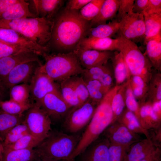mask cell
<instances>
[{"label": "cell", "instance_id": "obj_23", "mask_svg": "<svg viewBox=\"0 0 161 161\" xmlns=\"http://www.w3.org/2000/svg\"><path fill=\"white\" fill-rule=\"evenodd\" d=\"M84 69L81 75L99 81L108 92L112 88L113 83L112 74L106 64Z\"/></svg>", "mask_w": 161, "mask_h": 161}, {"label": "cell", "instance_id": "obj_4", "mask_svg": "<svg viewBox=\"0 0 161 161\" xmlns=\"http://www.w3.org/2000/svg\"><path fill=\"white\" fill-rule=\"evenodd\" d=\"M53 21L38 17L7 21L0 19V28L12 29L36 44L45 46L49 41Z\"/></svg>", "mask_w": 161, "mask_h": 161}, {"label": "cell", "instance_id": "obj_51", "mask_svg": "<svg viewBox=\"0 0 161 161\" xmlns=\"http://www.w3.org/2000/svg\"><path fill=\"white\" fill-rule=\"evenodd\" d=\"M151 105L154 112L161 120V100L151 102Z\"/></svg>", "mask_w": 161, "mask_h": 161}, {"label": "cell", "instance_id": "obj_25", "mask_svg": "<svg viewBox=\"0 0 161 161\" xmlns=\"http://www.w3.org/2000/svg\"><path fill=\"white\" fill-rule=\"evenodd\" d=\"M144 16L145 32L143 42L146 45L149 41L161 37V13Z\"/></svg>", "mask_w": 161, "mask_h": 161}, {"label": "cell", "instance_id": "obj_9", "mask_svg": "<svg viewBox=\"0 0 161 161\" xmlns=\"http://www.w3.org/2000/svg\"><path fill=\"white\" fill-rule=\"evenodd\" d=\"M118 35L121 36L136 43L143 41L145 24L142 13L133 12L123 16L119 22Z\"/></svg>", "mask_w": 161, "mask_h": 161}, {"label": "cell", "instance_id": "obj_54", "mask_svg": "<svg viewBox=\"0 0 161 161\" xmlns=\"http://www.w3.org/2000/svg\"><path fill=\"white\" fill-rule=\"evenodd\" d=\"M4 151V147L2 142L0 141V161H2Z\"/></svg>", "mask_w": 161, "mask_h": 161}, {"label": "cell", "instance_id": "obj_29", "mask_svg": "<svg viewBox=\"0 0 161 161\" xmlns=\"http://www.w3.org/2000/svg\"><path fill=\"white\" fill-rule=\"evenodd\" d=\"M119 23L115 18L108 23L91 27L88 33V37L97 38H111L117 33Z\"/></svg>", "mask_w": 161, "mask_h": 161}, {"label": "cell", "instance_id": "obj_38", "mask_svg": "<svg viewBox=\"0 0 161 161\" xmlns=\"http://www.w3.org/2000/svg\"><path fill=\"white\" fill-rule=\"evenodd\" d=\"M41 142L30 134L26 135L15 143L4 147L11 150L32 149L37 146Z\"/></svg>", "mask_w": 161, "mask_h": 161}, {"label": "cell", "instance_id": "obj_37", "mask_svg": "<svg viewBox=\"0 0 161 161\" xmlns=\"http://www.w3.org/2000/svg\"><path fill=\"white\" fill-rule=\"evenodd\" d=\"M32 103L21 104L9 100L0 101V109L8 114L14 115H22L32 106Z\"/></svg>", "mask_w": 161, "mask_h": 161}, {"label": "cell", "instance_id": "obj_34", "mask_svg": "<svg viewBox=\"0 0 161 161\" xmlns=\"http://www.w3.org/2000/svg\"><path fill=\"white\" fill-rule=\"evenodd\" d=\"M10 100L23 104L32 103L30 100V85L22 83L13 86L9 89Z\"/></svg>", "mask_w": 161, "mask_h": 161}, {"label": "cell", "instance_id": "obj_11", "mask_svg": "<svg viewBox=\"0 0 161 161\" xmlns=\"http://www.w3.org/2000/svg\"><path fill=\"white\" fill-rule=\"evenodd\" d=\"M42 64L38 61H30L18 65L0 81L7 90L14 85L30 83L36 71Z\"/></svg>", "mask_w": 161, "mask_h": 161}, {"label": "cell", "instance_id": "obj_48", "mask_svg": "<svg viewBox=\"0 0 161 161\" xmlns=\"http://www.w3.org/2000/svg\"><path fill=\"white\" fill-rule=\"evenodd\" d=\"M148 0H134L132 10L133 12L135 13H142L148 4Z\"/></svg>", "mask_w": 161, "mask_h": 161}, {"label": "cell", "instance_id": "obj_32", "mask_svg": "<svg viewBox=\"0 0 161 161\" xmlns=\"http://www.w3.org/2000/svg\"><path fill=\"white\" fill-rule=\"evenodd\" d=\"M81 75L88 90L89 98L98 104L108 92L99 81Z\"/></svg>", "mask_w": 161, "mask_h": 161}, {"label": "cell", "instance_id": "obj_19", "mask_svg": "<svg viewBox=\"0 0 161 161\" xmlns=\"http://www.w3.org/2000/svg\"><path fill=\"white\" fill-rule=\"evenodd\" d=\"M117 43L116 38L86 37L81 41L76 51L88 49L112 51L117 49Z\"/></svg>", "mask_w": 161, "mask_h": 161}, {"label": "cell", "instance_id": "obj_47", "mask_svg": "<svg viewBox=\"0 0 161 161\" xmlns=\"http://www.w3.org/2000/svg\"><path fill=\"white\" fill-rule=\"evenodd\" d=\"M91 0H69L66 8L70 10L78 11L81 9Z\"/></svg>", "mask_w": 161, "mask_h": 161}, {"label": "cell", "instance_id": "obj_15", "mask_svg": "<svg viewBox=\"0 0 161 161\" xmlns=\"http://www.w3.org/2000/svg\"><path fill=\"white\" fill-rule=\"evenodd\" d=\"M110 144L107 138L100 137L79 155L78 161H110Z\"/></svg>", "mask_w": 161, "mask_h": 161}, {"label": "cell", "instance_id": "obj_31", "mask_svg": "<svg viewBox=\"0 0 161 161\" xmlns=\"http://www.w3.org/2000/svg\"><path fill=\"white\" fill-rule=\"evenodd\" d=\"M24 114L14 115L5 113L0 109V141L2 142L8 132L13 127L22 123Z\"/></svg>", "mask_w": 161, "mask_h": 161}, {"label": "cell", "instance_id": "obj_5", "mask_svg": "<svg viewBox=\"0 0 161 161\" xmlns=\"http://www.w3.org/2000/svg\"><path fill=\"white\" fill-rule=\"evenodd\" d=\"M80 137L79 135H70L61 131H51L35 150L41 156L70 161Z\"/></svg>", "mask_w": 161, "mask_h": 161}, {"label": "cell", "instance_id": "obj_27", "mask_svg": "<svg viewBox=\"0 0 161 161\" xmlns=\"http://www.w3.org/2000/svg\"><path fill=\"white\" fill-rule=\"evenodd\" d=\"M134 132L144 134L147 138H150L149 131L142 126L138 120L131 111L124 109L116 120Z\"/></svg>", "mask_w": 161, "mask_h": 161}, {"label": "cell", "instance_id": "obj_26", "mask_svg": "<svg viewBox=\"0 0 161 161\" xmlns=\"http://www.w3.org/2000/svg\"><path fill=\"white\" fill-rule=\"evenodd\" d=\"M116 85H120L130 79L131 75L122 53L116 51L111 58Z\"/></svg>", "mask_w": 161, "mask_h": 161}, {"label": "cell", "instance_id": "obj_46", "mask_svg": "<svg viewBox=\"0 0 161 161\" xmlns=\"http://www.w3.org/2000/svg\"><path fill=\"white\" fill-rule=\"evenodd\" d=\"M161 13V0H149L142 14L143 16Z\"/></svg>", "mask_w": 161, "mask_h": 161}, {"label": "cell", "instance_id": "obj_28", "mask_svg": "<svg viewBox=\"0 0 161 161\" xmlns=\"http://www.w3.org/2000/svg\"><path fill=\"white\" fill-rule=\"evenodd\" d=\"M144 55L148 57L152 66L159 70L161 68V37L151 40L146 44Z\"/></svg>", "mask_w": 161, "mask_h": 161}, {"label": "cell", "instance_id": "obj_12", "mask_svg": "<svg viewBox=\"0 0 161 161\" xmlns=\"http://www.w3.org/2000/svg\"><path fill=\"white\" fill-rule=\"evenodd\" d=\"M103 133L110 143L128 147L142 139L139 134L131 131L117 120L111 123Z\"/></svg>", "mask_w": 161, "mask_h": 161}, {"label": "cell", "instance_id": "obj_1", "mask_svg": "<svg viewBox=\"0 0 161 161\" xmlns=\"http://www.w3.org/2000/svg\"><path fill=\"white\" fill-rule=\"evenodd\" d=\"M50 39L47 46L58 53L75 52L91 28L78 11L65 8L57 13L53 20Z\"/></svg>", "mask_w": 161, "mask_h": 161}, {"label": "cell", "instance_id": "obj_49", "mask_svg": "<svg viewBox=\"0 0 161 161\" xmlns=\"http://www.w3.org/2000/svg\"><path fill=\"white\" fill-rule=\"evenodd\" d=\"M161 146H157L149 155L140 161H161Z\"/></svg>", "mask_w": 161, "mask_h": 161}, {"label": "cell", "instance_id": "obj_24", "mask_svg": "<svg viewBox=\"0 0 161 161\" xmlns=\"http://www.w3.org/2000/svg\"><path fill=\"white\" fill-rule=\"evenodd\" d=\"M29 3L24 0H18L8 10L0 16V19L13 20L26 18L37 17L30 11Z\"/></svg>", "mask_w": 161, "mask_h": 161}, {"label": "cell", "instance_id": "obj_33", "mask_svg": "<svg viewBox=\"0 0 161 161\" xmlns=\"http://www.w3.org/2000/svg\"><path fill=\"white\" fill-rule=\"evenodd\" d=\"M129 81L130 79L121 85L113 98L111 103L113 113V120L112 123L117 120L125 109L126 88Z\"/></svg>", "mask_w": 161, "mask_h": 161}, {"label": "cell", "instance_id": "obj_8", "mask_svg": "<svg viewBox=\"0 0 161 161\" xmlns=\"http://www.w3.org/2000/svg\"><path fill=\"white\" fill-rule=\"evenodd\" d=\"M98 104L90 98L86 102L69 111L63 123V126L67 131L75 133L88 124L92 119Z\"/></svg>", "mask_w": 161, "mask_h": 161}, {"label": "cell", "instance_id": "obj_7", "mask_svg": "<svg viewBox=\"0 0 161 161\" xmlns=\"http://www.w3.org/2000/svg\"><path fill=\"white\" fill-rule=\"evenodd\" d=\"M23 122L30 133L43 141L51 131L52 120L47 112L38 104L32 103L26 111Z\"/></svg>", "mask_w": 161, "mask_h": 161}, {"label": "cell", "instance_id": "obj_39", "mask_svg": "<svg viewBox=\"0 0 161 161\" xmlns=\"http://www.w3.org/2000/svg\"><path fill=\"white\" fill-rule=\"evenodd\" d=\"M130 80L131 88L136 99L143 98L148 92L149 85L139 75L131 76Z\"/></svg>", "mask_w": 161, "mask_h": 161}, {"label": "cell", "instance_id": "obj_10", "mask_svg": "<svg viewBox=\"0 0 161 161\" xmlns=\"http://www.w3.org/2000/svg\"><path fill=\"white\" fill-rule=\"evenodd\" d=\"M39 67L29 84L31 102L38 104L48 94L55 93L61 96L59 84L40 71Z\"/></svg>", "mask_w": 161, "mask_h": 161}, {"label": "cell", "instance_id": "obj_30", "mask_svg": "<svg viewBox=\"0 0 161 161\" xmlns=\"http://www.w3.org/2000/svg\"><path fill=\"white\" fill-rule=\"evenodd\" d=\"M38 156L35 149L11 150L4 148L2 161H34Z\"/></svg>", "mask_w": 161, "mask_h": 161}, {"label": "cell", "instance_id": "obj_16", "mask_svg": "<svg viewBox=\"0 0 161 161\" xmlns=\"http://www.w3.org/2000/svg\"><path fill=\"white\" fill-rule=\"evenodd\" d=\"M39 56L33 51L25 50L0 59V79L6 76L18 65L31 61L41 62Z\"/></svg>", "mask_w": 161, "mask_h": 161}, {"label": "cell", "instance_id": "obj_36", "mask_svg": "<svg viewBox=\"0 0 161 161\" xmlns=\"http://www.w3.org/2000/svg\"><path fill=\"white\" fill-rule=\"evenodd\" d=\"M30 134L26 125L23 121L12 128L6 135L3 142L4 147L12 144L21 138Z\"/></svg>", "mask_w": 161, "mask_h": 161}, {"label": "cell", "instance_id": "obj_53", "mask_svg": "<svg viewBox=\"0 0 161 161\" xmlns=\"http://www.w3.org/2000/svg\"><path fill=\"white\" fill-rule=\"evenodd\" d=\"M6 90L0 81V101H3Z\"/></svg>", "mask_w": 161, "mask_h": 161}, {"label": "cell", "instance_id": "obj_17", "mask_svg": "<svg viewBox=\"0 0 161 161\" xmlns=\"http://www.w3.org/2000/svg\"><path fill=\"white\" fill-rule=\"evenodd\" d=\"M75 52L84 69L105 65L113 55L111 51L93 49L79 50Z\"/></svg>", "mask_w": 161, "mask_h": 161}, {"label": "cell", "instance_id": "obj_35", "mask_svg": "<svg viewBox=\"0 0 161 161\" xmlns=\"http://www.w3.org/2000/svg\"><path fill=\"white\" fill-rule=\"evenodd\" d=\"M60 90L61 96L72 108L80 104L79 99L69 78L60 83Z\"/></svg>", "mask_w": 161, "mask_h": 161}, {"label": "cell", "instance_id": "obj_42", "mask_svg": "<svg viewBox=\"0 0 161 161\" xmlns=\"http://www.w3.org/2000/svg\"><path fill=\"white\" fill-rule=\"evenodd\" d=\"M129 148L110 143L109 148L110 161H126Z\"/></svg>", "mask_w": 161, "mask_h": 161}, {"label": "cell", "instance_id": "obj_18", "mask_svg": "<svg viewBox=\"0 0 161 161\" xmlns=\"http://www.w3.org/2000/svg\"><path fill=\"white\" fill-rule=\"evenodd\" d=\"M157 146L150 138L141 139L130 145L126 161H140L151 154Z\"/></svg>", "mask_w": 161, "mask_h": 161}, {"label": "cell", "instance_id": "obj_52", "mask_svg": "<svg viewBox=\"0 0 161 161\" xmlns=\"http://www.w3.org/2000/svg\"><path fill=\"white\" fill-rule=\"evenodd\" d=\"M34 161H69L65 160H57L38 155Z\"/></svg>", "mask_w": 161, "mask_h": 161}, {"label": "cell", "instance_id": "obj_41", "mask_svg": "<svg viewBox=\"0 0 161 161\" xmlns=\"http://www.w3.org/2000/svg\"><path fill=\"white\" fill-rule=\"evenodd\" d=\"M104 0H91L79 12L82 17L90 22L98 14Z\"/></svg>", "mask_w": 161, "mask_h": 161}, {"label": "cell", "instance_id": "obj_44", "mask_svg": "<svg viewBox=\"0 0 161 161\" xmlns=\"http://www.w3.org/2000/svg\"><path fill=\"white\" fill-rule=\"evenodd\" d=\"M149 92L151 102L161 100V76L156 74L152 79L149 85Z\"/></svg>", "mask_w": 161, "mask_h": 161}, {"label": "cell", "instance_id": "obj_6", "mask_svg": "<svg viewBox=\"0 0 161 161\" xmlns=\"http://www.w3.org/2000/svg\"><path fill=\"white\" fill-rule=\"evenodd\" d=\"M116 38L117 50L122 54L131 75H139L144 68L151 64L150 61L135 43L121 36Z\"/></svg>", "mask_w": 161, "mask_h": 161}, {"label": "cell", "instance_id": "obj_43", "mask_svg": "<svg viewBox=\"0 0 161 161\" xmlns=\"http://www.w3.org/2000/svg\"><path fill=\"white\" fill-rule=\"evenodd\" d=\"M130 80L126 88L125 105L127 109L133 113L139 121V104L134 95L130 84Z\"/></svg>", "mask_w": 161, "mask_h": 161}, {"label": "cell", "instance_id": "obj_20", "mask_svg": "<svg viewBox=\"0 0 161 161\" xmlns=\"http://www.w3.org/2000/svg\"><path fill=\"white\" fill-rule=\"evenodd\" d=\"M139 105V121L143 128L149 131L161 127V120L154 112L151 102H144Z\"/></svg>", "mask_w": 161, "mask_h": 161}, {"label": "cell", "instance_id": "obj_21", "mask_svg": "<svg viewBox=\"0 0 161 161\" xmlns=\"http://www.w3.org/2000/svg\"><path fill=\"white\" fill-rule=\"evenodd\" d=\"M119 4V0H104L97 15L89 22L91 27L105 24L116 18Z\"/></svg>", "mask_w": 161, "mask_h": 161}, {"label": "cell", "instance_id": "obj_2", "mask_svg": "<svg viewBox=\"0 0 161 161\" xmlns=\"http://www.w3.org/2000/svg\"><path fill=\"white\" fill-rule=\"evenodd\" d=\"M116 85L106 94L97 106L94 114L70 158L74 161L89 145L98 139L112 123L113 113L111 103L113 98L120 88Z\"/></svg>", "mask_w": 161, "mask_h": 161}, {"label": "cell", "instance_id": "obj_3", "mask_svg": "<svg viewBox=\"0 0 161 161\" xmlns=\"http://www.w3.org/2000/svg\"><path fill=\"white\" fill-rule=\"evenodd\" d=\"M41 56L45 62L39 69L57 83L72 76L82 75L84 72V69L75 52L45 53Z\"/></svg>", "mask_w": 161, "mask_h": 161}, {"label": "cell", "instance_id": "obj_40", "mask_svg": "<svg viewBox=\"0 0 161 161\" xmlns=\"http://www.w3.org/2000/svg\"><path fill=\"white\" fill-rule=\"evenodd\" d=\"M69 81L73 87L79 99L80 104L89 99L88 90L81 76L77 75L69 78Z\"/></svg>", "mask_w": 161, "mask_h": 161}, {"label": "cell", "instance_id": "obj_14", "mask_svg": "<svg viewBox=\"0 0 161 161\" xmlns=\"http://www.w3.org/2000/svg\"><path fill=\"white\" fill-rule=\"evenodd\" d=\"M0 42L9 45L21 46L33 51L39 55L48 50L46 46L39 45L9 29L0 28Z\"/></svg>", "mask_w": 161, "mask_h": 161}, {"label": "cell", "instance_id": "obj_50", "mask_svg": "<svg viewBox=\"0 0 161 161\" xmlns=\"http://www.w3.org/2000/svg\"><path fill=\"white\" fill-rule=\"evenodd\" d=\"M18 0H0V16L7 11Z\"/></svg>", "mask_w": 161, "mask_h": 161}, {"label": "cell", "instance_id": "obj_22", "mask_svg": "<svg viewBox=\"0 0 161 161\" xmlns=\"http://www.w3.org/2000/svg\"><path fill=\"white\" fill-rule=\"evenodd\" d=\"M37 17L53 21L64 2L62 0H33Z\"/></svg>", "mask_w": 161, "mask_h": 161}, {"label": "cell", "instance_id": "obj_13", "mask_svg": "<svg viewBox=\"0 0 161 161\" xmlns=\"http://www.w3.org/2000/svg\"><path fill=\"white\" fill-rule=\"evenodd\" d=\"M38 104L47 112L51 120L56 121L65 118L72 108L61 96L52 93L47 94Z\"/></svg>", "mask_w": 161, "mask_h": 161}, {"label": "cell", "instance_id": "obj_45", "mask_svg": "<svg viewBox=\"0 0 161 161\" xmlns=\"http://www.w3.org/2000/svg\"><path fill=\"white\" fill-rule=\"evenodd\" d=\"M134 0H119L118 10L115 19L118 22L125 15L133 12Z\"/></svg>", "mask_w": 161, "mask_h": 161}]
</instances>
